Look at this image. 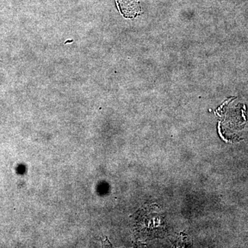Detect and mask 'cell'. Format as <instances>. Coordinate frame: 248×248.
<instances>
[{"instance_id":"1","label":"cell","mask_w":248,"mask_h":248,"mask_svg":"<svg viewBox=\"0 0 248 248\" xmlns=\"http://www.w3.org/2000/svg\"><path fill=\"white\" fill-rule=\"evenodd\" d=\"M117 2L120 6L122 14H126L125 17L133 16L138 12V0H117Z\"/></svg>"}]
</instances>
